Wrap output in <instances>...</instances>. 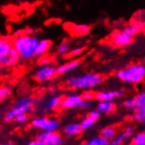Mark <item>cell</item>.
Instances as JSON below:
<instances>
[{
	"instance_id": "obj_24",
	"label": "cell",
	"mask_w": 145,
	"mask_h": 145,
	"mask_svg": "<svg viewBox=\"0 0 145 145\" xmlns=\"http://www.w3.org/2000/svg\"><path fill=\"white\" fill-rule=\"evenodd\" d=\"M70 51V44L68 41H62V42L57 47V54L59 56L67 55Z\"/></svg>"
},
{
	"instance_id": "obj_20",
	"label": "cell",
	"mask_w": 145,
	"mask_h": 145,
	"mask_svg": "<svg viewBox=\"0 0 145 145\" xmlns=\"http://www.w3.org/2000/svg\"><path fill=\"white\" fill-rule=\"evenodd\" d=\"M133 117L137 122L145 126V106L138 107L136 111H135Z\"/></svg>"
},
{
	"instance_id": "obj_1",
	"label": "cell",
	"mask_w": 145,
	"mask_h": 145,
	"mask_svg": "<svg viewBox=\"0 0 145 145\" xmlns=\"http://www.w3.org/2000/svg\"><path fill=\"white\" fill-rule=\"evenodd\" d=\"M39 40V37L33 34H28L25 32L19 36L14 37L12 40V46L18 52L20 60L29 62L36 57L35 49Z\"/></svg>"
},
{
	"instance_id": "obj_39",
	"label": "cell",
	"mask_w": 145,
	"mask_h": 145,
	"mask_svg": "<svg viewBox=\"0 0 145 145\" xmlns=\"http://www.w3.org/2000/svg\"><path fill=\"white\" fill-rule=\"evenodd\" d=\"M25 33H26L28 34H33V30L32 28H28V29L25 30Z\"/></svg>"
},
{
	"instance_id": "obj_34",
	"label": "cell",
	"mask_w": 145,
	"mask_h": 145,
	"mask_svg": "<svg viewBox=\"0 0 145 145\" xmlns=\"http://www.w3.org/2000/svg\"><path fill=\"white\" fill-rule=\"evenodd\" d=\"M93 105V102L92 100H82V102L80 103V105L79 107V108H81V109H88L89 107H91Z\"/></svg>"
},
{
	"instance_id": "obj_4",
	"label": "cell",
	"mask_w": 145,
	"mask_h": 145,
	"mask_svg": "<svg viewBox=\"0 0 145 145\" xmlns=\"http://www.w3.org/2000/svg\"><path fill=\"white\" fill-rule=\"evenodd\" d=\"M35 105V99L32 96L21 97L17 99L12 107V109L8 111L5 115V121L7 122L12 121L15 120L16 116L21 113H27L31 111Z\"/></svg>"
},
{
	"instance_id": "obj_13",
	"label": "cell",
	"mask_w": 145,
	"mask_h": 145,
	"mask_svg": "<svg viewBox=\"0 0 145 145\" xmlns=\"http://www.w3.org/2000/svg\"><path fill=\"white\" fill-rule=\"evenodd\" d=\"M52 46V41L48 39H42L39 40V42L36 46V49H35V56H42L44 55H46L49 49L51 48Z\"/></svg>"
},
{
	"instance_id": "obj_2",
	"label": "cell",
	"mask_w": 145,
	"mask_h": 145,
	"mask_svg": "<svg viewBox=\"0 0 145 145\" xmlns=\"http://www.w3.org/2000/svg\"><path fill=\"white\" fill-rule=\"evenodd\" d=\"M103 83V77L96 72L74 75L66 80V85L72 90H91L100 86Z\"/></svg>"
},
{
	"instance_id": "obj_27",
	"label": "cell",
	"mask_w": 145,
	"mask_h": 145,
	"mask_svg": "<svg viewBox=\"0 0 145 145\" xmlns=\"http://www.w3.org/2000/svg\"><path fill=\"white\" fill-rule=\"evenodd\" d=\"M88 142L90 145H108L109 141L104 137H102L101 136H96V137L92 138Z\"/></svg>"
},
{
	"instance_id": "obj_30",
	"label": "cell",
	"mask_w": 145,
	"mask_h": 145,
	"mask_svg": "<svg viewBox=\"0 0 145 145\" xmlns=\"http://www.w3.org/2000/svg\"><path fill=\"white\" fill-rule=\"evenodd\" d=\"M83 51H84V48H81V47H76L74 48H72L71 49L67 56H70V57H75V56H80L82 53H83Z\"/></svg>"
},
{
	"instance_id": "obj_22",
	"label": "cell",
	"mask_w": 145,
	"mask_h": 145,
	"mask_svg": "<svg viewBox=\"0 0 145 145\" xmlns=\"http://www.w3.org/2000/svg\"><path fill=\"white\" fill-rule=\"evenodd\" d=\"M134 101H135V104H136L137 109L138 107L145 106V89L137 93L136 96L134 97Z\"/></svg>"
},
{
	"instance_id": "obj_29",
	"label": "cell",
	"mask_w": 145,
	"mask_h": 145,
	"mask_svg": "<svg viewBox=\"0 0 145 145\" xmlns=\"http://www.w3.org/2000/svg\"><path fill=\"white\" fill-rule=\"evenodd\" d=\"M122 106H123L124 108L129 110V111H134L135 112L137 110V107H136V104H135L134 98L125 99L122 103Z\"/></svg>"
},
{
	"instance_id": "obj_43",
	"label": "cell",
	"mask_w": 145,
	"mask_h": 145,
	"mask_svg": "<svg viewBox=\"0 0 145 145\" xmlns=\"http://www.w3.org/2000/svg\"><path fill=\"white\" fill-rule=\"evenodd\" d=\"M81 145H90V144L87 142H85V143H83V144H81Z\"/></svg>"
},
{
	"instance_id": "obj_9",
	"label": "cell",
	"mask_w": 145,
	"mask_h": 145,
	"mask_svg": "<svg viewBox=\"0 0 145 145\" xmlns=\"http://www.w3.org/2000/svg\"><path fill=\"white\" fill-rule=\"evenodd\" d=\"M122 96H124V91L122 89L105 90L95 92V99L97 101H113L115 99Z\"/></svg>"
},
{
	"instance_id": "obj_26",
	"label": "cell",
	"mask_w": 145,
	"mask_h": 145,
	"mask_svg": "<svg viewBox=\"0 0 145 145\" xmlns=\"http://www.w3.org/2000/svg\"><path fill=\"white\" fill-rule=\"evenodd\" d=\"M96 121H95L93 118H91L89 115L86 116L84 119H82L81 122H80V126L82 128V129L85 130V129H88L90 128H92L94 126V124Z\"/></svg>"
},
{
	"instance_id": "obj_12",
	"label": "cell",
	"mask_w": 145,
	"mask_h": 145,
	"mask_svg": "<svg viewBox=\"0 0 145 145\" xmlns=\"http://www.w3.org/2000/svg\"><path fill=\"white\" fill-rule=\"evenodd\" d=\"M81 64V61L79 59H74L68 61L67 63L60 64L57 67V73L58 75H66L70 73L71 71L78 69Z\"/></svg>"
},
{
	"instance_id": "obj_19",
	"label": "cell",
	"mask_w": 145,
	"mask_h": 145,
	"mask_svg": "<svg viewBox=\"0 0 145 145\" xmlns=\"http://www.w3.org/2000/svg\"><path fill=\"white\" fill-rule=\"evenodd\" d=\"M82 128L80 126V123H70L64 128L65 134L68 136H76L82 132Z\"/></svg>"
},
{
	"instance_id": "obj_10",
	"label": "cell",
	"mask_w": 145,
	"mask_h": 145,
	"mask_svg": "<svg viewBox=\"0 0 145 145\" xmlns=\"http://www.w3.org/2000/svg\"><path fill=\"white\" fill-rule=\"evenodd\" d=\"M82 100L83 99L81 98V95L78 94V93H70V94L62 98L60 107L63 109H72L79 107Z\"/></svg>"
},
{
	"instance_id": "obj_5",
	"label": "cell",
	"mask_w": 145,
	"mask_h": 145,
	"mask_svg": "<svg viewBox=\"0 0 145 145\" xmlns=\"http://www.w3.org/2000/svg\"><path fill=\"white\" fill-rule=\"evenodd\" d=\"M57 75V67L50 64L46 66H39L34 72L33 78L39 83H45L54 79Z\"/></svg>"
},
{
	"instance_id": "obj_40",
	"label": "cell",
	"mask_w": 145,
	"mask_h": 145,
	"mask_svg": "<svg viewBox=\"0 0 145 145\" xmlns=\"http://www.w3.org/2000/svg\"><path fill=\"white\" fill-rule=\"evenodd\" d=\"M2 145H15V144L11 143V142H6V143H4V144H2Z\"/></svg>"
},
{
	"instance_id": "obj_17",
	"label": "cell",
	"mask_w": 145,
	"mask_h": 145,
	"mask_svg": "<svg viewBox=\"0 0 145 145\" xmlns=\"http://www.w3.org/2000/svg\"><path fill=\"white\" fill-rule=\"evenodd\" d=\"M69 30L71 31L72 34L78 36H81L88 34V32L90 31V26L86 24H74L71 25Z\"/></svg>"
},
{
	"instance_id": "obj_15",
	"label": "cell",
	"mask_w": 145,
	"mask_h": 145,
	"mask_svg": "<svg viewBox=\"0 0 145 145\" xmlns=\"http://www.w3.org/2000/svg\"><path fill=\"white\" fill-rule=\"evenodd\" d=\"M137 29V31H142L145 26V11H139L134 15L131 23Z\"/></svg>"
},
{
	"instance_id": "obj_16",
	"label": "cell",
	"mask_w": 145,
	"mask_h": 145,
	"mask_svg": "<svg viewBox=\"0 0 145 145\" xmlns=\"http://www.w3.org/2000/svg\"><path fill=\"white\" fill-rule=\"evenodd\" d=\"M12 48V40L11 39L6 37L0 38V60L6 56Z\"/></svg>"
},
{
	"instance_id": "obj_21",
	"label": "cell",
	"mask_w": 145,
	"mask_h": 145,
	"mask_svg": "<svg viewBox=\"0 0 145 145\" xmlns=\"http://www.w3.org/2000/svg\"><path fill=\"white\" fill-rule=\"evenodd\" d=\"M12 90L8 85H1L0 86V103L4 102L12 96Z\"/></svg>"
},
{
	"instance_id": "obj_6",
	"label": "cell",
	"mask_w": 145,
	"mask_h": 145,
	"mask_svg": "<svg viewBox=\"0 0 145 145\" xmlns=\"http://www.w3.org/2000/svg\"><path fill=\"white\" fill-rule=\"evenodd\" d=\"M32 125L40 130L57 131L59 127V122L57 119L48 117H38L33 120Z\"/></svg>"
},
{
	"instance_id": "obj_32",
	"label": "cell",
	"mask_w": 145,
	"mask_h": 145,
	"mask_svg": "<svg viewBox=\"0 0 145 145\" xmlns=\"http://www.w3.org/2000/svg\"><path fill=\"white\" fill-rule=\"evenodd\" d=\"M52 64V59L50 56L44 55L42 56H39V66H46V65H50Z\"/></svg>"
},
{
	"instance_id": "obj_37",
	"label": "cell",
	"mask_w": 145,
	"mask_h": 145,
	"mask_svg": "<svg viewBox=\"0 0 145 145\" xmlns=\"http://www.w3.org/2000/svg\"><path fill=\"white\" fill-rule=\"evenodd\" d=\"M26 145H46V144H45L43 142H41L40 140L36 139V140H33V141H32V142H28Z\"/></svg>"
},
{
	"instance_id": "obj_14",
	"label": "cell",
	"mask_w": 145,
	"mask_h": 145,
	"mask_svg": "<svg viewBox=\"0 0 145 145\" xmlns=\"http://www.w3.org/2000/svg\"><path fill=\"white\" fill-rule=\"evenodd\" d=\"M116 106L113 101H98V104L96 106V109L101 113H111L116 110Z\"/></svg>"
},
{
	"instance_id": "obj_36",
	"label": "cell",
	"mask_w": 145,
	"mask_h": 145,
	"mask_svg": "<svg viewBox=\"0 0 145 145\" xmlns=\"http://www.w3.org/2000/svg\"><path fill=\"white\" fill-rule=\"evenodd\" d=\"M88 115L93 118L95 121H97L100 117H101V113L97 110V109H95V110H91L88 113Z\"/></svg>"
},
{
	"instance_id": "obj_7",
	"label": "cell",
	"mask_w": 145,
	"mask_h": 145,
	"mask_svg": "<svg viewBox=\"0 0 145 145\" xmlns=\"http://www.w3.org/2000/svg\"><path fill=\"white\" fill-rule=\"evenodd\" d=\"M112 44L116 47L123 48L129 46L133 41V36L129 34L125 30H117L111 34Z\"/></svg>"
},
{
	"instance_id": "obj_23",
	"label": "cell",
	"mask_w": 145,
	"mask_h": 145,
	"mask_svg": "<svg viewBox=\"0 0 145 145\" xmlns=\"http://www.w3.org/2000/svg\"><path fill=\"white\" fill-rule=\"evenodd\" d=\"M101 136L109 141L116 136V129L113 127H107L101 130Z\"/></svg>"
},
{
	"instance_id": "obj_42",
	"label": "cell",
	"mask_w": 145,
	"mask_h": 145,
	"mask_svg": "<svg viewBox=\"0 0 145 145\" xmlns=\"http://www.w3.org/2000/svg\"><path fill=\"white\" fill-rule=\"evenodd\" d=\"M144 66H145V56L143 57V59H142V63Z\"/></svg>"
},
{
	"instance_id": "obj_31",
	"label": "cell",
	"mask_w": 145,
	"mask_h": 145,
	"mask_svg": "<svg viewBox=\"0 0 145 145\" xmlns=\"http://www.w3.org/2000/svg\"><path fill=\"white\" fill-rule=\"evenodd\" d=\"M80 95L82 99L84 100H92L95 99V92L90 90H84V91Z\"/></svg>"
},
{
	"instance_id": "obj_38",
	"label": "cell",
	"mask_w": 145,
	"mask_h": 145,
	"mask_svg": "<svg viewBox=\"0 0 145 145\" xmlns=\"http://www.w3.org/2000/svg\"><path fill=\"white\" fill-rule=\"evenodd\" d=\"M48 90H49V91L50 92H54L55 91H56V87L54 86V85H51V86H49V88H48Z\"/></svg>"
},
{
	"instance_id": "obj_8",
	"label": "cell",
	"mask_w": 145,
	"mask_h": 145,
	"mask_svg": "<svg viewBox=\"0 0 145 145\" xmlns=\"http://www.w3.org/2000/svg\"><path fill=\"white\" fill-rule=\"evenodd\" d=\"M37 139L43 142L46 145H60L62 143L60 134H59L56 131L41 130L37 134Z\"/></svg>"
},
{
	"instance_id": "obj_25",
	"label": "cell",
	"mask_w": 145,
	"mask_h": 145,
	"mask_svg": "<svg viewBox=\"0 0 145 145\" xmlns=\"http://www.w3.org/2000/svg\"><path fill=\"white\" fill-rule=\"evenodd\" d=\"M129 137L126 136L124 133H121L119 136H116L113 139L109 140L108 145H121L123 143V142L126 139H128Z\"/></svg>"
},
{
	"instance_id": "obj_11",
	"label": "cell",
	"mask_w": 145,
	"mask_h": 145,
	"mask_svg": "<svg viewBox=\"0 0 145 145\" xmlns=\"http://www.w3.org/2000/svg\"><path fill=\"white\" fill-rule=\"evenodd\" d=\"M19 61H20L19 54L14 48H12L6 56H5L1 60H0L4 68L14 67L19 63Z\"/></svg>"
},
{
	"instance_id": "obj_18",
	"label": "cell",
	"mask_w": 145,
	"mask_h": 145,
	"mask_svg": "<svg viewBox=\"0 0 145 145\" xmlns=\"http://www.w3.org/2000/svg\"><path fill=\"white\" fill-rule=\"evenodd\" d=\"M62 97L60 95H54L51 97L47 99L46 105H45V109L46 110H55L58 107H60L61 104Z\"/></svg>"
},
{
	"instance_id": "obj_44",
	"label": "cell",
	"mask_w": 145,
	"mask_h": 145,
	"mask_svg": "<svg viewBox=\"0 0 145 145\" xmlns=\"http://www.w3.org/2000/svg\"><path fill=\"white\" fill-rule=\"evenodd\" d=\"M142 32L144 33V34H145V26H144V27L142 28Z\"/></svg>"
},
{
	"instance_id": "obj_33",
	"label": "cell",
	"mask_w": 145,
	"mask_h": 145,
	"mask_svg": "<svg viewBox=\"0 0 145 145\" xmlns=\"http://www.w3.org/2000/svg\"><path fill=\"white\" fill-rule=\"evenodd\" d=\"M124 30L126 31V32L129 34H130L131 36H134V35H136L137 33H138V31H137V29L132 24H129V25H128V26H126L125 27L123 28Z\"/></svg>"
},
{
	"instance_id": "obj_35",
	"label": "cell",
	"mask_w": 145,
	"mask_h": 145,
	"mask_svg": "<svg viewBox=\"0 0 145 145\" xmlns=\"http://www.w3.org/2000/svg\"><path fill=\"white\" fill-rule=\"evenodd\" d=\"M27 119H28V117L26 115V113H21V115L16 116L14 121L18 123H24L27 121Z\"/></svg>"
},
{
	"instance_id": "obj_3",
	"label": "cell",
	"mask_w": 145,
	"mask_h": 145,
	"mask_svg": "<svg viewBox=\"0 0 145 145\" xmlns=\"http://www.w3.org/2000/svg\"><path fill=\"white\" fill-rule=\"evenodd\" d=\"M116 77L129 85H138L145 81V66L141 63H135L119 70Z\"/></svg>"
},
{
	"instance_id": "obj_41",
	"label": "cell",
	"mask_w": 145,
	"mask_h": 145,
	"mask_svg": "<svg viewBox=\"0 0 145 145\" xmlns=\"http://www.w3.org/2000/svg\"><path fill=\"white\" fill-rule=\"evenodd\" d=\"M3 68H4V67H3V65H2V64H1V62H0V71L2 70Z\"/></svg>"
},
{
	"instance_id": "obj_28",
	"label": "cell",
	"mask_w": 145,
	"mask_h": 145,
	"mask_svg": "<svg viewBox=\"0 0 145 145\" xmlns=\"http://www.w3.org/2000/svg\"><path fill=\"white\" fill-rule=\"evenodd\" d=\"M131 143L132 145H145V131L136 134Z\"/></svg>"
}]
</instances>
